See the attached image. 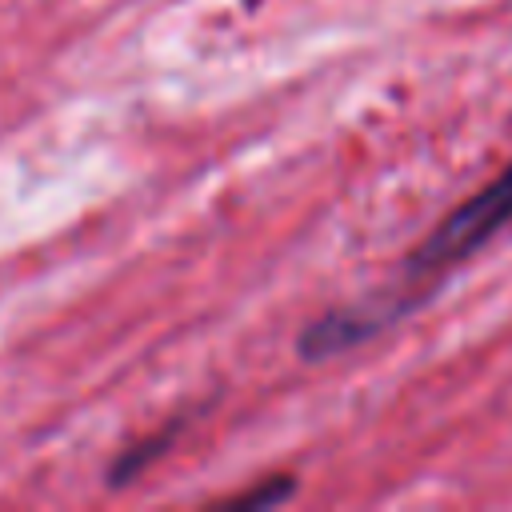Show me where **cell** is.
Segmentation results:
<instances>
[{
  "label": "cell",
  "instance_id": "obj_2",
  "mask_svg": "<svg viewBox=\"0 0 512 512\" xmlns=\"http://www.w3.org/2000/svg\"><path fill=\"white\" fill-rule=\"evenodd\" d=\"M296 492V480L292 476H276V480H268V484H260V488H252V492H236V496H228L224 504L228 508H256V504H280V500H288Z\"/></svg>",
  "mask_w": 512,
  "mask_h": 512
},
{
  "label": "cell",
  "instance_id": "obj_1",
  "mask_svg": "<svg viewBox=\"0 0 512 512\" xmlns=\"http://www.w3.org/2000/svg\"><path fill=\"white\" fill-rule=\"evenodd\" d=\"M512 224V164L488 180L476 196L456 204L404 260V276H440L444 268H456L472 260L500 228Z\"/></svg>",
  "mask_w": 512,
  "mask_h": 512
}]
</instances>
